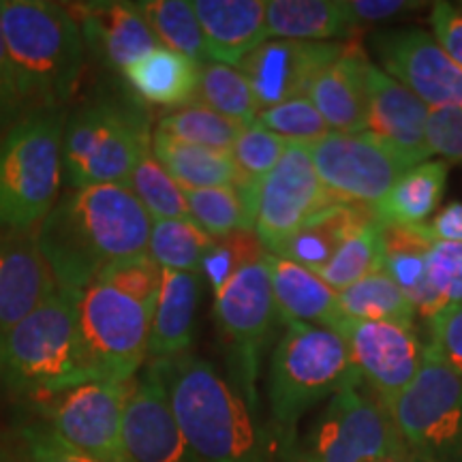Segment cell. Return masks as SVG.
I'll use <instances>...</instances> for the list:
<instances>
[{"instance_id": "cell-1", "label": "cell", "mask_w": 462, "mask_h": 462, "mask_svg": "<svg viewBox=\"0 0 462 462\" xmlns=\"http://www.w3.org/2000/svg\"><path fill=\"white\" fill-rule=\"evenodd\" d=\"M152 217L123 184L69 189L34 238L56 287L79 293L101 270L123 259L148 255Z\"/></svg>"}, {"instance_id": "cell-2", "label": "cell", "mask_w": 462, "mask_h": 462, "mask_svg": "<svg viewBox=\"0 0 462 462\" xmlns=\"http://www.w3.org/2000/svg\"><path fill=\"white\" fill-rule=\"evenodd\" d=\"M198 462H270V439L255 407L204 357L180 354L150 362Z\"/></svg>"}, {"instance_id": "cell-3", "label": "cell", "mask_w": 462, "mask_h": 462, "mask_svg": "<svg viewBox=\"0 0 462 462\" xmlns=\"http://www.w3.org/2000/svg\"><path fill=\"white\" fill-rule=\"evenodd\" d=\"M0 22L26 114L62 109L86 50L71 11L48 0H0Z\"/></svg>"}, {"instance_id": "cell-4", "label": "cell", "mask_w": 462, "mask_h": 462, "mask_svg": "<svg viewBox=\"0 0 462 462\" xmlns=\"http://www.w3.org/2000/svg\"><path fill=\"white\" fill-rule=\"evenodd\" d=\"M79 293L56 291L0 332V383L22 396H56L90 383L78 330Z\"/></svg>"}, {"instance_id": "cell-5", "label": "cell", "mask_w": 462, "mask_h": 462, "mask_svg": "<svg viewBox=\"0 0 462 462\" xmlns=\"http://www.w3.org/2000/svg\"><path fill=\"white\" fill-rule=\"evenodd\" d=\"M67 114L22 116L0 133V231L31 234L60 198Z\"/></svg>"}, {"instance_id": "cell-6", "label": "cell", "mask_w": 462, "mask_h": 462, "mask_svg": "<svg viewBox=\"0 0 462 462\" xmlns=\"http://www.w3.org/2000/svg\"><path fill=\"white\" fill-rule=\"evenodd\" d=\"M362 383L345 338L328 328L287 323L273 354L268 379L270 409L285 432L323 398Z\"/></svg>"}, {"instance_id": "cell-7", "label": "cell", "mask_w": 462, "mask_h": 462, "mask_svg": "<svg viewBox=\"0 0 462 462\" xmlns=\"http://www.w3.org/2000/svg\"><path fill=\"white\" fill-rule=\"evenodd\" d=\"M152 131L142 109L99 101L67 116L62 163L69 189L123 184L152 150Z\"/></svg>"}, {"instance_id": "cell-8", "label": "cell", "mask_w": 462, "mask_h": 462, "mask_svg": "<svg viewBox=\"0 0 462 462\" xmlns=\"http://www.w3.org/2000/svg\"><path fill=\"white\" fill-rule=\"evenodd\" d=\"M154 309L101 281L78 296V330L88 381L125 383L135 377L150 349Z\"/></svg>"}, {"instance_id": "cell-9", "label": "cell", "mask_w": 462, "mask_h": 462, "mask_svg": "<svg viewBox=\"0 0 462 462\" xmlns=\"http://www.w3.org/2000/svg\"><path fill=\"white\" fill-rule=\"evenodd\" d=\"M390 411L415 460L462 462V379L435 357L426 354Z\"/></svg>"}, {"instance_id": "cell-10", "label": "cell", "mask_w": 462, "mask_h": 462, "mask_svg": "<svg viewBox=\"0 0 462 462\" xmlns=\"http://www.w3.org/2000/svg\"><path fill=\"white\" fill-rule=\"evenodd\" d=\"M279 317L270 279L268 255L240 268L215 293V319L231 349V374L236 388L257 407L255 381L259 356Z\"/></svg>"}, {"instance_id": "cell-11", "label": "cell", "mask_w": 462, "mask_h": 462, "mask_svg": "<svg viewBox=\"0 0 462 462\" xmlns=\"http://www.w3.org/2000/svg\"><path fill=\"white\" fill-rule=\"evenodd\" d=\"M404 452L390 409L379 398L346 388L330 398L300 462H379Z\"/></svg>"}, {"instance_id": "cell-12", "label": "cell", "mask_w": 462, "mask_h": 462, "mask_svg": "<svg viewBox=\"0 0 462 462\" xmlns=\"http://www.w3.org/2000/svg\"><path fill=\"white\" fill-rule=\"evenodd\" d=\"M309 148L317 176L340 204L377 206L415 167L371 133H328Z\"/></svg>"}, {"instance_id": "cell-13", "label": "cell", "mask_w": 462, "mask_h": 462, "mask_svg": "<svg viewBox=\"0 0 462 462\" xmlns=\"http://www.w3.org/2000/svg\"><path fill=\"white\" fill-rule=\"evenodd\" d=\"M334 204L340 201L317 176L309 143L289 142L285 154L257 189L255 234L265 251L273 253L282 240Z\"/></svg>"}, {"instance_id": "cell-14", "label": "cell", "mask_w": 462, "mask_h": 462, "mask_svg": "<svg viewBox=\"0 0 462 462\" xmlns=\"http://www.w3.org/2000/svg\"><path fill=\"white\" fill-rule=\"evenodd\" d=\"M135 383L90 381L54 396L48 407L50 429L62 441L99 462H129L123 443L126 402Z\"/></svg>"}, {"instance_id": "cell-15", "label": "cell", "mask_w": 462, "mask_h": 462, "mask_svg": "<svg viewBox=\"0 0 462 462\" xmlns=\"http://www.w3.org/2000/svg\"><path fill=\"white\" fill-rule=\"evenodd\" d=\"M379 69L411 90L430 109L462 106V69L421 28L379 31L373 37Z\"/></svg>"}, {"instance_id": "cell-16", "label": "cell", "mask_w": 462, "mask_h": 462, "mask_svg": "<svg viewBox=\"0 0 462 462\" xmlns=\"http://www.w3.org/2000/svg\"><path fill=\"white\" fill-rule=\"evenodd\" d=\"M337 334L349 346L364 383L388 409L418 377L426 360V346L418 334L394 323L346 319Z\"/></svg>"}, {"instance_id": "cell-17", "label": "cell", "mask_w": 462, "mask_h": 462, "mask_svg": "<svg viewBox=\"0 0 462 462\" xmlns=\"http://www.w3.org/2000/svg\"><path fill=\"white\" fill-rule=\"evenodd\" d=\"M345 42H291L268 39L240 62L238 69L255 92L259 107L309 97L310 86L343 51Z\"/></svg>"}, {"instance_id": "cell-18", "label": "cell", "mask_w": 462, "mask_h": 462, "mask_svg": "<svg viewBox=\"0 0 462 462\" xmlns=\"http://www.w3.org/2000/svg\"><path fill=\"white\" fill-rule=\"evenodd\" d=\"M123 443L129 462H198L184 441L163 381L152 364L126 402Z\"/></svg>"}, {"instance_id": "cell-19", "label": "cell", "mask_w": 462, "mask_h": 462, "mask_svg": "<svg viewBox=\"0 0 462 462\" xmlns=\"http://www.w3.org/2000/svg\"><path fill=\"white\" fill-rule=\"evenodd\" d=\"M69 11L82 31L84 48L114 71L123 73L161 48L137 3H82L71 5Z\"/></svg>"}, {"instance_id": "cell-20", "label": "cell", "mask_w": 462, "mask_h": 462, "mask_svg": "<svg viewBox=\"0 0 462 462\" xmlns=\"http://www.w3.org/2000/svg\"><path fill=\"white\" fill-rule=\"evenodd\" d=\"M366 90V133L401 152L409 163L420 165L429 161L432 154L426 143V123H429L430 107L374 65L368 69Z\"/></svg>"}, {"instance_id": "cell-21", "label": "cell", "mask_w": 462, "mask_h": 462, "mask_svg": "<svg viewBox=\"0 0 462 462\" xmlns=\"http://www.w3.org/2000/svg\"><path fill=\"white\" fill-rule=\"evenodd\" d=\"M56 291V281L31 234L0 231V332L9 330Z\"/></svg>"}, {"instance_id": "cell-22", "label": "cell", "mask_w": 462, "mask_h": 462, "mask_svg": "<svg viewBox=\"0 0 462 462\" xmlns=\"http://www.w3.org/2000/svg\"><path fill=\"white\" fill-rule=\"evenodd\" d=\"M373 62L356 39L343 43L337 60L326 67L310 86L309 99L332 133H366L368 90L366 75Z\"/></svg>"}, {"instance_id": "cell-23", "label": "cell", "mask_w": 462, "mask_h": 462, "mask_svg": "<svg viewBox=\"0 0 462 462\" xmlns=\"http://www.w3.org/2000/svg\"><path fill=\"white\" fill-rule=\"evenodd\" d=\"M208 62L238 67L253 50L268 42L265 0H195Z\"/></svg>"}, {"instance_id": "cell-24", "label": "cell", "mask_w": 462, "mask_h": 462, "mask_svg": "<svg viewBox=\"0 0 462 462\" xmlns=\"http://www.w3.org/2000/svg\"><path fill=\"white\" fill-rule=\"evenodd\" d=\"M432 245H435V238L426 225L383 223V270L409 298L418 317H424V319L441 313L449 304L430 281L426 257Z\"/></svg>"}, {"instance_id": "cell-25", "label": "cell", "mask_w": 462, "mask_h": 462, "mask_svg": "<svg viewBox=\"0 0 462 462\" xmlns=\"http://www.w3.org/2000/svg\"><path fill=\"white\" fill-rule=\"evenodd\" d=\"M274 302L285 323H309L338 332L349 319L340 306L338 291L302 265L268 253Z\"/></svg>"}, {"instance_id": "cell-26", "label": "cell", "mask_w": 462, "mask_h": 462, "mask_svg": "<svg viewBox=\"0 0 462 462\" xmlns=\"http://www.w3.org/2000/svg\"><path fill=\"white\" fill-rule=\"evenodd\" d=\"M201 282L193 273H161V289L154 304L150 326V349L152 360H165L187 354L195 338V315H198Z\"/></svg>"}, {"instance_id": "cell-27", "label": "cell", "mask_w": 462, "mask_h": 462, "mask_svg": "<svg viewBox=\"0 0 462 462\" xmlns=\"http://www.w3.org/2000/svg\"><path fill=\"white\" fill-rule=\"evenodd\" d=\"M373 208L357 204H334L304 223L296 234L282 240L273 248L270 255L293 262L310 273H319L337 255L340 245L362 229L364 225L374 221Z\"/></svg>"}, {"instance_id": "cell-28", "label": "cell", "mask_w": 462, "mask_h": 462, "mask_svg": "<svg viewBox=\"0 0 462 462\" xmlns=\"http://www.w3.org/2000/svg\"><path fill=\"white\" fill-rule=\"evenodd\" d=\"M265 24L268 37L291 42H334L357 31L346 0H270Z\"/></svg>"}, {"instance_id": "cell-29", "label": "cell", "mask_w": 462, "mask_h": 462, "mask_svg": "<svg viewBox=\"0 0 462 462\" xmlns=\"http://www.w3.org/2000/svg\"><path fill=\"white\" fill-rule=\"evenodd\" d=\"M152 154L182 190L238 187L242 178L229 150L195 146L152 131Z\"/></svg>"}, {"instance_id": "cell-30", "label": "cell", "mask_w": 462, "mask_h": 462, "mask_svg": "<svg viewBox=\"0 0 462 462\" xmlns=\"http://www.w3.org/2000/svg\"><path fill=\"white\" fill-rule=\"evenodd\" d=\"M199 67L190 58L157 48L126 67L123 75L140 99L163 107H182L198 97Z\"/></svg>"}, {"instance_id": "cell-31", "label": "cell", "mask_w": 462, "mask_h": 462, "mask_svg": "<svg viewBox=\"0 0 462 462\" xmlns=\"http://www.w3.org/2000/svg\"><path fill=\"white\" fill-rule=\"evenodd\" d=\"M448 184V163L424 161L398 180L388 195L373 206L374 217L394 225H424L441 204Z\"/></svg>"}, {"instance_id": "cell-32", "label": "cell", "mask_w": 462, "mask_h": 462, "mask_svg": "<svg viewBox=\"0 0 462 462\" xmlns=\"http://www.w3.org/2000/svg\"><path fill=\"white\" fill-rule=\"evenodd\" d=\"M257 189L212 187L184 190L189 218L212 240L227 238L240 229H255Z\"/></svg>"}, {"instance_id": "cell-33", "label": "cell", "mask_w": 462, "mask_h": 462, "mask_svg": "<svg viewBox=\"0 0 462 462\" xmlns=\"http://www.w3.org/2000/svg\"><path fill=\"white\" fill-rule=\"evenodd\" d=\"M338 300L349 319L394 323L404 330H413L418 319L413 304L385 270L338 291Z\"/></svg>"}, {"instance_id": "cell-34", "label": "cell", "mask_w": 462, "mask_h": 462, "mask_svg": "<svg viewBox=\"0 0 462 462\" xmlns=\"http://www.w3.org/2000/svg\"><path fill=\"white\" fill-rule=\"evenodd\" d=\"M146 17L150 31L159 39L161 48L190 58L198 65H206L208 51L193 3L187 0H146L137 3Z\"/></svg>"}, {"instance_id": "cell-35", "label": "cell", "mask_w": 462, "mask_h": 462, "mask_svg": "<svg viewBox=\"0 0 462 462\" xmlns=\"http://www.w3.org/2000/svg\"><path fill=\"white\" fill-rule=\"evenodd\" d=\"M385 263V246H383V223L374 218L356 234H351L337 255L330 259L326 268L319 270L317 276L330 285L334 291H343L354 282L366 279L374 273H381Z\"/></svg>"}, {"instance_id": "cell-36", "label": "cell", "mask_w": 462, "mask_h": 462, "mask_svg": "<svg viewBox=\"0 0 462 462\" xmlns=\"http://www.w3.org/2000/svg\"><path fill=\"white\" fill-rule=\"evenodd\" d=\"M206 236L190 218L182 221H152L148 242V257L161 270L199 274L201 262L212 246Z\"/></svg>"}, {"instance_id": "cell-37", "label": "cell", "mask_w": 462, "mask_h": 462, "mask_svg": "<svg viewBox=\"0 0 462 462\" xmlns=\"http://www.w3.org/2000/svg\"><path fill=\"white\" fill-rule=\"evenodd\" d=\"M245 126L246 125L238 123V120H231L227 116L204 106V103L195 101L165 114L159 120L157 131L165 133L173 140L215 150H229L231 152Z\"/></svg>"}, {"instance_id": "cell-38", "label": "cell", "mask_w": 462, "mask_h": 462, "mask_svg": "<svg viewBox=\"0 0 462 462\" xmlns=\"http://www.w3.org/2000/svg\"><path fill=\"white\" fill-rule=\"evenodd\" d=\"M195 99L242 125L255 123L262 112L255 92L240 69L218 65V62H206L199 67Z\"/></svg>"}, {"instance_id": "cell-39", "label": "cell", "mask_w": 462, "mask_h": 462, "mask_svg": "<svg viewBox=\"0 0 462 462\" xmlns=\"http://www.w3.org/2000/svg\"><path fill=\"white\" fill-rule=\"evenodd\" d=\"M126 187L146 208L152 221H182V218H189L184 190L173 182V178L163 170V165L154 159L152 150L137 163Z\"/></svg>"}, {"instance_id": "cell-40", "label": "cell", "mask_w": 462, "mask_h": 462, "mask_svg": "<svg viewBox=\"0 0 462 462\" xmlns=\"http://www.w3.org/2000/svg\"><path fill=\"white\" fill-rule=\"evenodd\" d=\"M287 146L285 137L268 131L257 120L246 125L231 148V157L242 178V189H257L279 163Z\"/></svg>"}, {"instance_id": "cell-41", "label": "cell", "mask_w": 462, "mask_h": 462, "mask_svg": "<svg viewBox=\"0 0 462 462\" xmlns=\"http://www.w3.org/2000/svg\"><path fill=\"white\" fill-rule=\"evenodd\" d=\"M268 255L265 246L259 240L255 229H240L229 234L227 238L212 242L210 251L201 262L199 274L210 282L215 293L227 282L231 276L248 263H255Z\"/></svg>"}, {"instance_id": "cell-42", "label": "cell", "mask_w": 462, "mask_h": 462, "mask_svg": "<svg viewBox=\"0 0 462 462\" xmlns=\"http://www.w3.org/2000/svg\"><path fill=\"white\" fill-rule=\"evenodd\" d=\"M257 123L276 135L285 137L287 142L298 143H313L332 133L309 97H298V99H289L279 106L262 109Z\"/></svg>"}, {"instance_id": "cell-43", "label": "cell", "mask_w": 462, "mask_h": 462, "mask_svg": "<svg viewBox=\"0 0 462 462\" xmlns=\"http://www.w3.org/2000/svg\"><path fill=\"white\" fill-rule=\"evenodd\" d=\"M161 273H163V270H161L148 255H143L123 259V262L107 265L106 270H101V273L97 274L95 281L107 282V285L118 289L125 296L154 309L161 289Z\"/></svg>"}, {"instance_id": "cell-44", "label": "cell", "mask_w": 462, "mask_h": 462, "mask_svg": "<svg viewBox=\"0 0 462 462\" xmlns=\"http://www.w3.org/2000/svg\"><path fill=\"white\" fill-rule=\"evenodd\" d=\"M430 345L426 354L462 379V304H448L429 319Z\"/></svg>"}, {"instance_id": "cell-45", "label": "cell", "mask_w": 462, "mask_h": 462, "mask_svg": "<svg viewBox=\"0 0 462 462\" xmlns=\"http://www.w3.org/2000/svg\"><path fill=\"white\" fill-rule=\"evenodd\" d=\"M14 462H99L62 441L45 426H26L17 435Z\"/></svg>"}, {"instance_id": "cell-46", "label": "cell", "mask_w": 462, "mask_h": 462, "mask_svg": "<svg viewBox=\"0 0 462 462\" xmlns=\"http://www.w3.org/2000/svg\"><path fill=\"white\" fill-rule=\"evenodd\" d=\"M426 143L430 154H439L448 163L462 165V106L430 109Z\"/></svg>"}, {"instance_id": "cell-47", "label": "cell", "mask_w": 462, "mask_h": 462, "mask_svg": "<svg viewBox=\"0 0 462 462\" xmlns=\"http://www.w3.org/2000/svg\"><path fill=\"white\" fill-rule=\"evenodd\" d=\"M426 262L437 291L449 304H462V245L435 240Z\"/></svg>"}, {"instance_id": "cell-48", "label": "cell", "mask_w": 462, "mask_h": 462, "mask_svg": "<svg viewBox=\"0 0 462 462\" xmlns=\"http://www.w3.org/2000/svg\"><path fill=\"white\" fill-rule=\"evenodd\" d=\"M432 37L462 69V3H435L430 9Z\"/></svg>"}, {"instance_id": "cell-49", "label": "cell", "mask_w": 462, "mask_h": 462, "mask_svg": "<svg viewBox=\"0 0 462 462\" xmlns=\"http://www.w3.org/2000/svg\"><path fill=\"white\" fill-rule=\"evenodd\" d=\"M24 112V101H22L14 62L5 43L3 22H0V133L26 116Z\"/></svg>"}, {"instance_id": "cell-50", "label": "cell", "mask_w": 462, "mask_h": 462, "mask_svg": "<svg viewBox=\"0 0 462 462\" xmlns=\"http://www.w3.org/2000/svg\"><path fill=\"white\" fill-rule=\"evenodd\" d=\"M418 7H426V5L409 3V0H354V3H349V11L356 22V28L394 20V17L402 14H411Z\"/></svg>"}, {"instance_id": "cell-51", "label": "cell", "mask_w": 462, "mask_h": 462, "mask_svg": "<svg viewBox=\"0 0 462 462\" xmlns=\"http://www.w3.org/2000/svg\"><path fill=\"white\" fill-rule=\"evenodd\" d=\"M430 236L439 242H458L462 245V201H452L437 212L426 225Z\"/></svg>"}, {"instance_id": "cell-52", "label": "cell", "mask_w": 462, "mask_h": 462, "mask_svg": "<svg viewBox=\"0 0 462 462\" xmlns=\"http://www.w3.org/2000/svg\"><path fill=\"white\" fill-rule=\"evenodd\" d=\"M379 462H418V460H415L409 452H404L401 456H390V458H383V460H379Z\"/></svg>"}]
</instances>
